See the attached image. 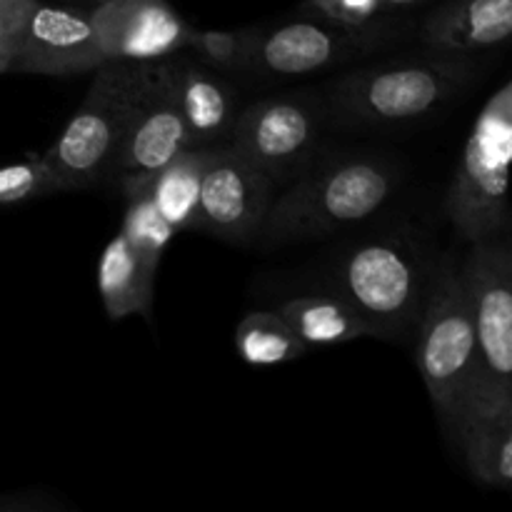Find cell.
<instances>
[{
  "mask_svg": "<svg viewBox=\"0 0 512 512\" xmlns=\"http://www.w3.org/2000/svg\"><path fill=\"white\" fill-rule=\"evenodd\" d=\"M398 178L395 165L375 155L333 160L273 198L258 235L265 245H275L338 233L378 213Z\"/></svg>",
  "mask_w": 512,
  "mask_h": 512,
  "instance_id": "6da1fadb",
  "label": "cell"
},
{
  "mask_svg": "<svg viewBox=\"0 0 512 512\" xmlns=\"http://www.w3.org/2000/svg\"><path fill=\"white\" fill-rule=\"evenodd\" d=\"M148 60H105L70 123L40 155L60 193L88 190L115 178L123 138L138 105Z\"/></svg>",
  "mask_w": 512,
  "mask_h": 512,
  "instance_id": "7a4b0ae2",
  "label": "cell"
},
{
  "mask_svg": "<svg viewBox=\"0 0 512 512\" xmlns=\"http://www.w3.org/2000/svg\"><path fill=\"white\" fill-rule=\"evenodd\" d=\"M475 73L473 55L430 48L425 55L345 75L333 88L335 113L350 125L410 123L458 98Z\"/></svg>",
  "mask_w": 512,
  "mask_h": 512,
  "instance_id": "3957f363",
  "label": "cell"
},
{
  "mask_svg": "<svg viewBox=\"0 0 512 512\" xmlns=\"http://www.w3.org/2000/svg\"><path fill=\"white\" fill-rule=\"evenodd\" d=\"M512 83L505 80L470 128L448 193V215L470 243L493 240L510 223Z\"/></svg>",
  "mask_w": 512,
  "mask_h": 512,
  "instance_id": "277c9868",
  "label": "cell"
},
{
  "mask_svg": "<svg viewBox=\"0 0 512 512\" xmlns=\"http://www.w3.org/2000/svg\"><path fill=\"white\" fill-rule=\"evenodd\" d=\"M415 363L440 423L450 430L465 388L478 368L473 318L458 265H448L428 290L418 318Z\"/></svg>",
  "mask_w": 512,
  "mask_h": 512,
  "instance_id": "5b68a950",
  "label": "cell"
},
{
  "mask_svg": "<svg viewBox=\"0 0 512 512\" xmlns=\"http://www.w3.org/2000/svg\"><path fill=\"white\" fill-rule=\"evenodd\" d=\"M338 295L373 335H398L420 318L428 288L413 250L398 240H370L340 265Z\"/></svg>",
  "mask_w": 512,
  "mask_h": 512,
  "instance_id": "8992f818",
  "label": "cell"
},
{
  "mask_svg": "<svg viewBox=\"0 0 512 512\" xmlns=\"http://www.w3.org/2000/svg\"><path fill=\"white\" fill-rule=\"evenodd\" d=\"M188 148H193V143L175 98L173 58L165 55L148 60L143 93L133 110L115 165V180L125 198L148 188L155 175Z\"/></svg>",
  "mask_w": 512,
  "mask_h": 512,
  "instance_id": "52a82bcc",
  "label": "cell"
},
{
  "mask_svg": "<svg viewBox=\"0 0 512 512\" xmlns=\"http://www.w3.org/2000/svg\"><path fill=\"white\" fill-rule=\"evenodd\" d=\"M388 38L380 25H343L328 18L290 20L265 33H245L243 68L265 75H308L335 68Z\"/></svg>",
  "mask_w": 512,
  "mask_h": 512,
  "instance_id": "ba28073f",
  "label": "cell"
},
{
  "mask_svg": "<svg viewBox=\"0 0 512 512\" xmlns=\"http://www.w3.org/2000/svg\"><path fill=\"white\" fill-rule=\"evenodd\" d=\"M460 265L478 348V373L512 388V255L508 243L480 240Z\"/></svg>",
  "mask_w": 512,
  "mask_h": 512,
  "instance_id": "9c48e42d",
  "label": "cell"
},
{
  "mask_svg": "<svg viewBox=\"0 0 512 512\" xmlns=\"http://www.w3.org/2000/svg\"><path fill=\"white\" fill-rule=\"evenodd\" d=\"M273 203V180L248 163L233 145H208L200 175L195 230L228 243L258 238Z\"/></svg>",
  "mask_w": 512,
  "mask_h": 512,
  "instance_id": "30bf717a",
  "label": "cell"
},
{
  "mask_svg": "<svg viewBox=\"0 0 512 512\" xmlns=\"http://www.w3.org/2000/svg\"><path fill=\"white\" fill-rule=\"evenodd\" d=\"M233 150L270 180H285L303 168L320 135V113L303 98H268L240 110Z\"/></svg>",
  "mask_w": 512,
  "mask_h": 512,
  "instance_id": "8fae6325",
  "label": "cell"
},
{
  "mask_svg": "<svg viewBox=\"0 0 512 512\" xmlns=\"http://www.w3.org/2000/svg\"><path fill=\"white\" fill-rule=\"evenodd\" d=\"M448 433L463 448L470 473L480 483L510 488L512 388H503L475 370Z\"/></svg>",
  "mask_w": 512,
  "mask_h": 512,
  "instance_id": "7c38bea8",
  "label": "cell"
},
{
  "mask_svg": "<svg viewBox=\"0 0 512 512\" xmlns=\"http://www.w3.org/2000/svg\"><path fill=\"white\" fill-rule=\"evenodd\" d=\"M105 63L90 13L35 0L8 70L33 75H75Z\"/></svg>",
  "mask_w": 512,
  "mask_h": 512,
  "instance_id": "4fadbf2b",
  "label": "cell"
},
{
  "mask_svg": "<svg viewBox=\"0 0 512 512\" xmlns=\"http://www.w3.org/2000/svg\"><path fill=\"white\" fill-rule=\"evenodd\" d=\"M105 60H158L188 48L195 30L165 0H108L90 13Z\"/></svg>",
  "mask_w": 512,
  "mask_h": 512,
  "instance_id": "5bb4252c",
  "label": "cell"
},
{
  "mask_svg": "<svg viewBox=\"0 0 512 512\" xmlns=\"http://www.w3.org/2000/svg\"><path fill=\"white\" fill-rule=\"evenodd\" d=\"M175 98L188 128L190 143L213 145L230 135L238 118V95L220 70L200 60H173Z\"/></svg>",
  "mask_w": 512,
  "mask_h": 512,
  "instance_id": "9a60e30c",
  "label": "cell"
},
{
  "mask_svg": "<svg viewBox=\"0 0 512 512\" xmlns=\"http://www.w3.org/2000/svg\"><path fill=\"white\" fill-rule=\"evenodd\" d=\"M420 35L430 48L460 55L500 48L512 35V0H453L425 18Z\"/></svg>",
  "mask_w": 512,
  "mask_h": 512,
  "instance_id": "2e32d148",
  "label": "cell"
},
{
  "mask_svg": "<svg viewBox=\"0 0 512 512\" xmlns=\"http://www.w3.org/2000/svg\"><path fill=\"white\" fill-rule=\"evenodd\" d=\"M158 263V258L135 248L123 233L105 245L98 263V290L110 320L150 313Z\"/></svg>",
  "mask_w": 512,
  "mask_h": 512,
  "instance_id": "e0dca14e",
  "label": "cell"
},
{
  "mask_svg": "<svg viewBox=\"0 0 512 512\" xmlns=\"http://www.w3.org/2000/svg\"><path fill=\"white\" fill-rule=\"evenodd\" d=\"M280 318L293 328L305 345H340L373 335L370 325L340 298L333 295H305L280 305Z\"/></svg>",
  "mask_w": 512,
  "mask_h": 512,
  "instance_id": "ac0fdd59",
  "label": "cell"
},
{
  "mask_svg": "<svg viewBox=\"0 0 512 512\" xmlns=\"http://www.w3.org/2000/svg\"><path fill=\"white\" fill-rule=\"evenodd\" d=\"M205 155H208V145L188 148L168 168L160 170L153 183L145 188L150 200H153L155 210L163 215V220L175 233L195 228L200 175H203Z\"/></svg>",
  "mask_w": 512,
  "mask_h": 512,
  "instance_id": "d6986e66",
  "label": "cell"
},
{
  "mask_svg": "<svg viewBox=\"0 0 512 512\" xmlns=\"http://www.w3.org/2000/svg\"><path fill=\"white\" fill-rule=\"evenodd\" d=\"M235 350L250 365H280L298 360L308 345L278 313L258 310L245 315L235 328Z\"/></svg>",
  "mask_w": 512,
  "mask_h": 512,
  "instance_id": "ffe728a7",
  "label": "cell"
},
{
  "mask_svg": "<svg viewBox=\"0 0 512 512\" xmlns=\"http://www.w3.org/2000/svg\"><path fill=\"white\" fill-rule=\"evenodd\" d=\"M120 233H123L135 248L160 260L165 245L173 240L175 230L170 228L163 220V215L155 210L148 190H140V193L128 198V210H125V220Z\"/></svg>",
  "mask_w": 512,
  "mask_h": 512,
  "instance_id": "44dd1931",
  "label": "cell"
},
{
  "mask_svg": "<svg viewBox=\"0 0 512 512\" xmlns=\"http://www.w3.org/2000/svg\"><path fill=\"white\" fill-rule=\"evenodd\" d=\"M53 193H60V188L48 165L40 158H30L25 163L0 168V208Z\"/></svg>",
  "mask_w": 512,
  "mask_h": 512,
  "instance_id": "7402d4cb",
  "label": "cell"
},
{
  "mask_svg": "<svg viewBox=\"0 0 512 512\" xmlns=\"http://www.w3.org/2000/svg\"><path fill=\"white\" fill-rule=\"evenodd\" d=\"M193 45L205 63L215 68H243L245 53V33H228V30H205L193 33Z\"/></svg>",
  "mask_w": 512,
  "mask_h": 512,
  "instance_id": "603a6c76",
  "label": "cell"
},
{
  "mask_svg": "<svg viewBox=\"0 0 512 512\" xmlns=\"http://www.w3.org/2000/svg\"><path fill=\"white\" fill-rule=\"evenodd\" d=\"M305 8L343 25H375L383 5L380 0H308Z\"/></svg>",
  "mask_w": 512,
  "mask_h": 512,
  "instance_id": "cb8c5ba5",
  "label": "cell"
},
{
  "mask_svg": "<svg viewBox=\"0 0 512 512\" xmlns=\"http://www.w3.org/2000/svg\"><path fill=\"white\" fill-rule=\"evenodd\" d=\"M35 0H0V63L8 68Z\"/></svg>",
  "mask_w": 512,
  "mask_h": 512,
  "instance_id": "d4e9b609",
  "label": "cell"
},
{
  "mask_svg": "<svg viewBox=\"0 0 512 512\" xmlns=\"http://www.w3.org/2000/svg\"><path fill=\"white\" fill-rule=\"evenodd\" d=\"M420 3H428V0H380L383 10H403V8H415Z\"/></svg>",
  "mask_w": 512,
  "mask_h": 512,
  "instance_id": "484cf974",
  "label": "cell"
},
{
  "mask_svg": "<svg viewBox=\"0 0 512 512\" xmlns=\"http://www.w3.org/2000/svg\"><path fill=\"white\" fill-rule=\"evenodd\" d=\"M0 73H8V68H5L3 63H0Z\"/></svg>",
  "mask_w": 512,
  "mask_h": 512,
  "instance_id": "4316f807",
  "label": "cell"
},
{
  "mask_svg": "<svg viewBox=\"0 0 512 512\" xmlns=\"http://www.w3.org/2000/svg\"><path fill=\"white\" fill-rule=\"evenodd\" d=\"M95 3H108V0H95Z\"/></svg>",
  "mask_w": 512,
  "mask_h": 512,
  "instance_id": "83f0119b",
  "label": "cell"
}]
</instances>
